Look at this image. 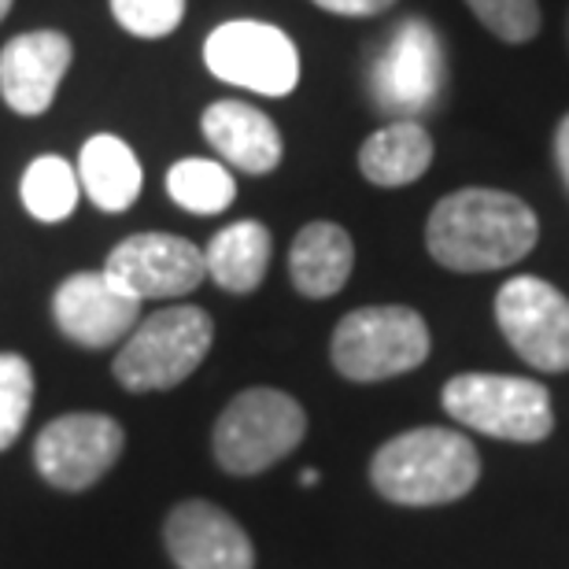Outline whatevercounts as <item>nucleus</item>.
<instances>
[{
    "label": "nucleus",
    "mask_w": 569,
    "mask_h": 569,
    "mask_svg": "<svg viewBox=\"0 0 569 569\" xmlns=\"http://www.w3.org/2000/svg\"><path fill=\"white\" fill-rule=\"evenodd\" d=\"M540 222L526 200L499 189H459L429 214L426 244L432 259L459 274L499 270L537 248Z\"/></svg>",
    "instance_id": "f257e3e1"
},
{
    "label": "nucleus",
    "mask_w": 569,
    "mask_h": 569,
    "mask_svg": "<svg viewBox=\"0 0 569 569\" xmlns=\"http://www.w3.org/2000/svg\"><path fill=\"white\" fill-rule=\"evenodd\" d=\"M378 492L403 507H432L462 499L481 477L477 448L455 429H411L381 443L370 462Z\"/></svg>",
    "instance_id": "f03ea898"
},
{
    "label": "nucleus",
    "mask_w": 569,
    "mask_h": 569,
    "mask_svg": "<svg viewBox=\"0 0 569 569\" xmlns=\"http://www.w3.org/2000/svg\"><path fill=\"white\" fill-rule=\"evenodd\" d=\"M214 340V326L208 311L192 303L163 307L133 326L122 340L111 373L130 392H163L189 378L208 359Z\"/></svg>",
    "instance_id": "7ed1b4c3"
},
{
    "label": "nucleus",
    "mask_w": 569,
    "mask_h": 569,
    "mask_svg": "<svg viewBox=\"0 0 569 569\" xmlns=\"http://www.w3.org/2000/svg\"><path fill=\"white\" fill-rule=\"evenodd\" d=\"M440 403L455 422L485 437L537 443L555 429L551 396L543 385L507 373H459L443 385Z\"/></svg>",
    "instance_id": "20e7f679"
},
{
    "label": "nucleus",
    "mask_w": 569,
    "mask_h": 569,
    "mask_svg": "<svg viewBox=\"0 0 569 569\" xmlns=\"http://www.w3.org/2000/svg\"><path fill=\"white\" fill-rule=\"evenodd\" d=\"M429 356L426 318L400 303L359 307L333 333V367L348 381H385L422 367Z\"/></svg>",
    "instance_id": "39448f33"
},
{
    "label": "nucleus",
    "mask_w": 569,
    "mask_h": 569,
    "mask_svg": "<svg viewBox=\"0 0 569 569\" xmlns=\"http://www.w3.org/2000/svg\"><path fill=\"white\" fill-rule=\"evenodd\" d=\"M307 432L303 407L281 389H248L214 422V459L226 473L248 477L284 459Z\"/></svg>",
    "instance_id": "423d86ee"
},
{
    "label": "nucleus",
    "mask_w": 569,
    "mask_h": 569,
    "mask_svg": "<svg viewBox=\"0 0 569 569\" xmlns=\"http://www.w3.org/2000/svg\"><path fill=\"white\" fill-rule=\"evenodd\" d=\"M203 63L214 78L259 97H289L300 82V52L292 38L259 19H233L211 30Z\"/></svg>",
    "instance_id": "0eeeda50"
},
{
    "label": "nucleus",
    "mask_w": 569,
    "mask_h": 569,
    "mask_svg": "<svg viewBox=\"0 0 569 569\" xmlns=\"http://www.w3.org/2000/svg\"><path fill=\"white\" fill-rule=\"evenodd\" d=\"M443 89V49L426 19H407L370 67V97L385 116L418 119Z\"/></svg>",
    "instance_id": "6e6552de"
},
{
    "label": "nucleus",
    "mask_w": 569,
    "mask_h": 569,
    "mask_svg": "<svg viewBox=\"0 0 569 569\" xmlns=\"http://www.w3.org/2000/svg\"><path fill=\"white\" fill-rule=\"evenodd\" d=\"M496 318L510 348L543 373L569 370V300L551 281L518 274L496 296Z\"/></svg>",
    "instance_id": "1a4fd4ad"
},
{
    "label": "nucleus",
    "mask_w": 569,
    "mask_h": 569,
    "mask_svg": "<svg viewBox=\"0 0 569 569\" xmlns=\"http://www.w3.org/2000/svg\"><path fill=\"white\" fill-rule=\"evenodd\" d=\"M127 432L108 415L74 411L49 422L33 440V462L41 477L63 492H82L97 485L119 462Z\"/></svg>",
    "instance_id": "9d476101"
},
{
    "label": "nucleus",
    "mask_w": 569,
    "mask_h": 569,
    "mask_svg": "<svg viewBox=\"0 0 569 569\" xmlns=\"http://www.w3.org/2000/svg\"><path fill=\"white\" fill-rule=\"evenodd\" d=\"M104 274L127 289L133 300H167L186 296L208 278L203 252L174 233H133L111 248Z\"/></svg>",
    "instance_id": "9b49d317"
},
{
    "label": "nucleus",
    "mask_w": 569,
    "mask_h": 569,
    "mask_svg": "<svg viewBox=\"0 0 569 569\" xmlns=\"http://www.w3.org/2000/svg\"><path fill=\"white\" fill-rule=\"evenodd\" d=\"M52 315L63 337L82 348H111L141 322V300L119 289L104 270H78L52 296Z\"/></svg>",
    "instance_id": "f8f14e48"
},
{
    "label": "nucleus",
    "mask_w": 569,
    "mask_h": 569,
    "mask_svg": "<svg viewBox=\"0 0 569 569\" xmlns=\"http://www.w3.org/2000/svg\"><path fill=\"white\" fill-rule=\"evenodd\" d=\"M74 49L60 30H30L0 49V97L16 116H44L56 100Z\"/></svg>",
    "instance_id": "ddd939ff"
},
{
    "label": "nucleus",
    "mask_w": 569,
    "mask_h": 569,
    "mask_svg": "<svg viewBox=\"0 0 569 569\" xmlns=\"http://www.w3.org/2000/svg\"><path fill=\"white\" fill-rule=\"evenodd\" d=\"M178 569H252L256 551L248 532L208 499H189L170 510L163 529Z\"/></svg>",
    "instance_id": "4468645a"
},
{
    "label": "nucleus",
    "mask_w": 569,
    "mask_h": 569,
    "mask_svg": "<svg viewBox=\"0 0 569 569\" xmlns=\"http://www.w3.org/2000/svg\"><path fill=\"white\" fill-rule=\"evenodd\" d=\"M203 138L241 174H270L281 163V133L263 111L241 100H219L200 119Z\"/></svg>",
    "instance_id": "2eb2a0df"
},
{
    "label": "nucleus",
    "mask_w": 569,
    "mask_h": 569,
    "mask_svg": "<svg viewBox=\"0 0 569 569\" xmlns=\"http://www.w3.org/2000/svg\"><path fill=\"white\" fill-rule=\"evenodd\" d=\"M351 267H356V248L337 222L303 226L289 248V278L311 300H326L345 289Z\"/></svg>",
    "instance_id": "dca6fc26"
},
{
    "label": "nucleus",
    "mask_w": 569,
    "mask_h": 569,
    "mask_svg": "<svg viewBox=\"0 0 569 569\" xmlns=\"http://www.w3.org/2000/svg\"><path fill=\"white\" fill-rule=\"evenodd\" d=\"M78 181L100 211L119 214L141 197L144 174L127 141L116 133H97L82 144V156H78Z\"/></svg>",
    "instance_id": "f3484780"
},
{
    "label": "nucleus",
    "mask_w": 569,
    "mask_h": 569,
    "mask_svg": "<svg viewBox=\"0 0 569 569\" xmlns=\"http://www.w3.org/2000/svg\"><path fill=\"white\" fill-rule=\"evenodd\" d=\"M432 163V138L418 119H396L378 133H370L359 148V167L373 186L400 189L411 186Z\"/></svg>",
    "instance_id": "a211bd4d"
},
{
    "label": "nucleus",
    "mask_w": 569,
    "mask_h": 569,
    "mask_svg": "<svg viewBox=\"0 0 569 569\" xmlns=\"http://www.w3.org/2000/svg\"><path fill=\"white\" fill-rule=\"evenodd\" d=\"M270 230L263 222H233L211 237V244L203 248V263L214 284H222L226 292H252L259 281L267 278L270 267Z\"/></svg>",
    "instance_id": "6ab92c4d"
},
{
    "label": "nucleus",
    "mask_w": 569,
    "mask_h": 569,
    "mask_svg": "<svg viewBox=\"0 0 569 569\" xmlns=\"http://www.w3.org/2000/svg\"><path fill=\"white\" fill-rule=\"evenodd\" d=\"M22 203L38 222H63L71 219L82 197L78 170L60 156H38L22 174Z\"/></svg>",
    "instance_id": "aec40b11"
},
{
    "label": "nucleus",
    "mask_w": 569,
    "mask_h": 569,
    "mask_svg": "<svg viewBox=\"0 0 569 569\" xmlns=\"http://www.w3.org/2000/svg\"><path fill=\"white\" fill-rule=\"evenodd\" d=\"M167 192L189 214H219L233 203L237 181L214 159H181L167 170Z\"/></svg>",
    "instance_id": "412c9836"
},
{
    "label": "nucleus",
    "mask_w": 569,
    "mask_h": 569,
    "mask_svg": "<svg viewBox=\"0 0 569 569\" xmlns=\"http://www.w3.org/2000/svg\"><path fill=\"white\" fill-rule=\"evenodd\" d=\"M33 407V370L16 351H0V451L19 440Z\"/></svg>",
    "instance_id": "4be33fe9"
},
{
    "label": "nucleus",
    "mask_w": 569,
    "mask_h": 569,
    "mask_svg": "<svg viewBox=\"0 0 569 569\" xmlns=\"http://www.w3.org/2000/svg\"><path fill=\"white\" fill-rule=\"evenodd\" d=\"M111 16L133 38L156 41L181 27L186 0H111Z\"/></svg>",
    "instance_id": "5701e85b"
},
{
    "label": "nucleus",
    "mask_w": 569,
    "mask_h": 569,
    "mask_svg": "<svg viewBox=\"0 0 569 569\" xmlns=\"http://www.w3.org/2000/svg\"><path fill=\"white\" fill-rule=\"evenodd\" d=\"M470 11L485 22L496 38L521 44L537 38L540 30V4L537 0H466Z\"/></svg>",
    "instance_id": "b1692460"
},
{
    "label": "nucleus",
    "mask_w": 569,
    "mask_h": 569,
    "mask_svg": "<svg viewBox=\"0 0 569 569\" xmlns=\"http://www.w3.org/2000/svg\"><path fill=\"white\" fill-rule=\"evenodd\" d=\"M315 4L322 11H333V16H381L396 0H315Z\"/></svg>",
    "instance_id": "393cba45"
},
{
    "label": "nucleus",
    "mask_w": 569,
    "mask_h": 569,
    "mask_svg": "<svg viewBox=\"0 0 569 569\" xmlns=\"http://www.w3.org/2000/svg\"><path fill=\"white\" fill-rule=\"evenodd\" d=\"M555 159H559V170L569 186V116L559 122V133H555Z\"/></svg>",
    "instance_id": "a878e982"
},
{
    "label": "nucleus",
    "mask_w": 569,
    "mask_h": 569,
    "mask_svg": "<svg viewBox=\"0 0 569 569\" xmlns=\"http://www.w3.org/2000/svg\"><path fill=\"white\" fill-rule=\"evenodd\" d=\"M300 485L303 488H315L318 485V470H315V466H307V470L300 473Z\"/></svg>",
    "instance_id": "bb28decb"
},
{
    "label": "nucleus",
    "mask_w": 569,
    "mask_h": 569,
    "mask_svg": "<svg viewBox=\"0 0 569 569\" xmlns=\"http://www.w3.org/2000/svg\"><path fill=\"white\" fill-rule=\"evenodd\" d=\"M8 11H11V0H0V22L8 19Z\"/></svg>",
    "instance_id": "cd10ccee"
}]
</instances>
